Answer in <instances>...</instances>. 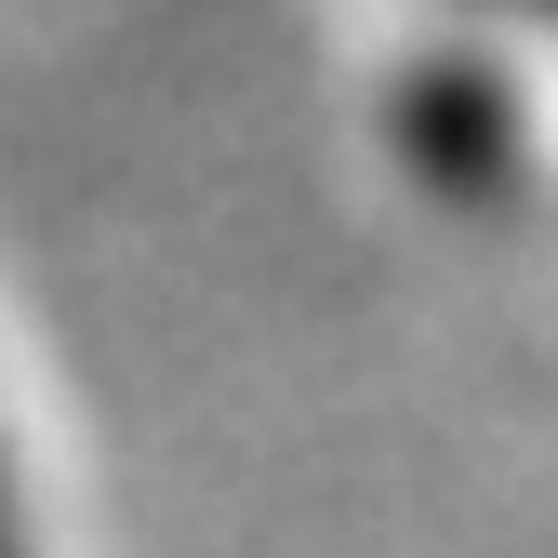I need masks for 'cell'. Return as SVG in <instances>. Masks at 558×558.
<instances>
[{"label": "cell", "mask_w": 558, "mask_h": 558, "mask_svg": "<svg viewBox=\"0 0 558 558\" xmlns=\"http://www.w3.org/2000/svg\"><path fill=\"white\" fill-rule=\"evenodd\" d=\"M0 558H27V532H14V519H0Z\"/></svg>", "instance_id": "1"}]
</instances>
